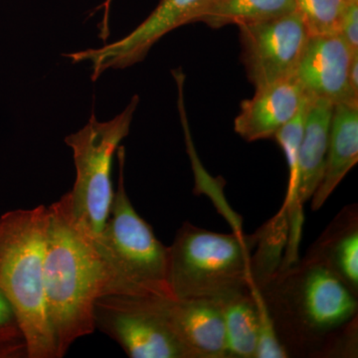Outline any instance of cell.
<instances>
[{
	"instance_id": "obj_6",
	"label": "cell",
	"mask_w": 358,
	"mask_h": 358,
	"mask_svg": "<svg viewBox=\"0 0 358 358\" xmlns=\"http://www.w3.org/2000/svg\"><path fill=\"white\" fill-rule=\"evenodd\" d=\"M138 103L140 96H134L126 109L107 122L99 121L93 114L84 128L65 138L76 169L74 185L67 192L71 211L93 238L100 235L109 217L115 195L114 155L129 136Z\"/></svg>"
},
{
	"instance_id": "obj_15",
	"label": "cell",
	"mask_w": 358,
	"mask_h": 358,
	"mask_svg": "<svg viewBox=\"0 0 358 358\" xmlns=\"http://www.w3.org/2000/svg\"><path fill=\"white\" fill-rule=\"evenodd\" d=\"M334 103L310 99L299 154L298 199L303 205L312 199L326 167Z\"/></svg>"
},
{
	"instance_id": "obj_7",
	"label": "cell",
	"mask_w": 358,
	"mask_h": 358,
	"mask_svg": "<svg viewBox=\"0 0 358 358\" xmlns=\"http://www.w3.org/2000/svg\"><path fill=\"white\" fill-rule=\"evenodd\" d=\"M162 299L103 294L94 307L95 329L131 358H193L167 320Z\"/></svg>"
},
{
	"instance_id": "obj_9",
	"label": "cell",
	"mask_w": 358,
	"mask_h": 358,
	"mask_svg": "<svg viewBox=\"0 0 358 358\" xmlns=\"http://www.w3.org/2000/svg\"><path fill=\"white\" fill-rule=\"evenodd\" d=\"M208 0H160L150 15L133 31L100 48L65 54L73 63L88 62L92 80L96 81L105 71L124 69L147 57L150 48L167 33L193 23L195 15Z\"/></svg>"
},
{
	"instance_id": "obj_19",
	"label": "cell",
	"mask_w": 358,
	"mask_h": 358,
	"mask_svg": "<svg viewBox=\"0 0 358 358\" xmlns=\"http://www.w3.org/2000/svg\"><path fill=\"white\" fill-rule=\"evenodd\" d=\"M308 101L310 99L303 103L296 117L280 129L273 138L284 150L288 162V190H287L286 199L282 209L287 211L289 228L294 231L301 230V222H303V214H301L303 205H301L298 199L299 154H300Z\"/></svg>"
},
{
	"instance_id": "obj_8",
	"label": "cell",
	"mask_w": 358,
	"mask_h": 358,
	"mask_svg": "<svg viewBox=\"0 0 358 358\" xmlns=\"http://www.w3.org/2000/svg\"><path fill=\"white\" fill-rule=\"evenodd\" d=\"M238 27L242 62L255 89L294 76L310 36L298 11Z\"/></svg>"
},
{
	"instance_id": "obj_16",
	"label": "cell",
	"mask_w": 358,
	"mask_h": 358,
	"mask_svg": "<svg viewBox=\"0 0 358 358\" xmlns=\"http://www.w3.org/2000/svg\"><path fill=\"white\" fill-rule=\"evenodd\" d=\"M296 11L294 0H208L193 23L202 22L211 28L237 26L272 20Z\"/></svg>"
},
{
	"instance_id": "obj_4",
	"label": "cell",
	"mask_w": 358,
	"mask_h": 358,
	"mask_svg": "<svg viewBox=\"0 0 358 358\" xmlns=\"http://www.w3.org/2000/svg\"><path fill=\"white\" fill-rule=\"evenodd\" d=\"M117 155V190L107 222L94 238L107 275L105 294L173 298L167 280L169 247L134 209L124 185V148Z\"/></svg>"
},
{
	"instance_id": "obj_11",
	"label": "cell",
	"mask_w": 358,
	"mask_h": 358,
	"mask_svg": "<svg viewBox=\"0 0 358 358\" xmlns=\"http://www.w3.org/2000/svg\"><path fill=\"white\" fill-rule=\"evenodd\" d=\"M308 100L294 76L256 89L255 95L241 103L235 131L250 143L273 138Z\"/></svg>"
},
{
	"instance_id": "obj_3",
	"label": "cell",
	"mask_w": 358,
	"mask_h": 358,
	"mask_svg": "<svg viewBox=\"0 0 358 358\" xmlns=\"http://www.w3.org/2000/svg\"><path fill=\"white\" fill-rule=\"evenodd\" d=\"M48 225L49 208L44 205L0 217V289L15 313L27 358H59L45 299Z\"/></svg>"
},
{
	"instance_id": "obj_24",
	"label": "cell",
	"mask_w": 358,
	"mask_h": 358,
	"mask_svg": "<svg viewBox=\"0 0 358 358\" xmlns=\"http://www.w3.org/2000/svg\"><path fill=\"white\" fill-rule=\"evenodd\" d=\"M341 35L352 52H358V1L346 4Z\"/></svg>"
},
{
	"instance_id": "obj_10",
	"label": "cell",
	"mask_w": 358,
	"mask_h": 358,
	"mask_svg": "<svg viewBox=\"0 0 358 358\" xmlns=\"http://www.w3.org/2000/svg\"><path fill=\"white\" fill-rule=\"evenodd\" d=\"M353 53L341 34L310 36L294 75L306 96L334 105L358 102L348 82Z\"/></svg>"
},
{
	"instance_id": "obj_26",
	"label": "cell",
	"mask_w": 358,
	"mask_h": 358,
	"mask_svg": "<svg viewBox=\"0 0 358 358\" xmlns=\"http://www.w3.org/2000/svg\"><path fill=\"white\" fill-rule=\"evenodd\" d=\"M110 1L112 0H106L105 2H103V6L105 7V15H103V20L102 22V26H101V36H102V38L103 41H106V40L108 39V37H109V9H110Z\"/></svg>"
},
{
	"instance_id": "obj_2",
	"label": "cell",
	"mask_w": 358,
	"mask_h": 358,
	"mask_svg": "<svg viewBox=\"0 0 358 358\" xmlns=\"http://www.w3.org/2000/svg\"><path fill=\"white\" fill-rule=\"evenodd\" d=\"M259 291L289 357L317 358L329 339L358 317V299L307 257L280 268Z\"/></svg>"
},
{
	"instance_id": "obj_25",
	"label": "cell",
	"mask_w": 358,
	"mask_h": 358,
	"mask_svg": "<svg viewBox=\"0 0 358 358\" xmlns=\"http://www.w3.org/2000/svg\"><path fill=\"white\" fill-rule=\"evenodd\" d=\"M348 82L355 96H358V52L353 53L348 69Z\"/></svg>"
},
{
	"instance_id": "obj_23",
	"label": "cell",
	"mask_w": 358,
	"mask_h": 358,
	"mask_svg": "<svg viewBox=\"0 0 358 358\" xmlns=\"http://www.w3.org/2000/svg\"><path fill=\"white\" fill-rule=\"evenodd\" d=\"M357 317L339 329L322 348L317 358L357 357L358 322Z\"/></svg>"
},
{
	"instance_id": "obj_5",
	"label": "cell",
	"mask_w": 358,
	"mask_h": 358,
	"mask_svg": "<svg viewBox=\"0 0 358 358\" xmlns=\"http://www.w3.org/2000/svg\"><path fill=\"white\" fill-rule=\"evenodd\" d=\"M258 237L259 230L252 235L223 234L183 223L169 247L167 280L173 298L223 303L250 291Z\"/></svg>"
},
{
	"instance_id": "obj_21",
	"label": "cell",
	"mask_w": 358,
	"mask_h": 358,
	"mask_svg": "<svg viewBox=\"0 0 358 358\" xmlns=\"http://www.w3.org/2000/svg\"><path fill=\"white\" fill-rule=\"evenodd\" d=\"M27 357L24 336L13 306L0 289V358Z\"/></svg>"
},
{
	"instance_id": "obj_12",
	"label": "cell",
	"mask_w": 358,
	"mask_h": 358,
	"mask_svg": "<svg viewBox=\"0 0 358 358\" xmlns=\"http://www.w3.org/2000/svg\"><path fill=\"white\" fill-rule=\"evenodd\" d=\"M166 319L193 358H226L222 303L162 299Z\"/></svg>"
},
{
	"instance_id": "obj_27",
	"label": "cell",
	"mask_w": 358,
	"mask_h": 358,
	"mask_svg": "<svg viewBox=\"0 0 358 358\" xmlns=\"http://www.w3.org/2000/svg\"><path fill=\"white\" fill-rule=\"evenodd\" d=\"M346 2H353V1H358V0H345Z\"/></svg>"
},
{
	"instance_id": "obj_13",
	"label": "cell",
	"mask_w": 358,
	"mask_h": 358,
	"mask_svg": "<svg viewBox=\"0 0 358 358\" xmlns=\"http://www.w3.org/2000/svg\"><path fill=\"white\" fill-rule=\"evenodd\" d=\"M306 257L333 273L358 299L357 204L338 212Z\"/></svg>"
},
{
	"instance_id": "obj_20",
	"label": "cell",
	"mask_w": 358,
	"mask_h": 358,
	"mask_svg": "<svg viewBox=\"0 0 358 358\" xmlns=\"http://www.w3.org/2000/svg\"><path fill=\"white\" fill-rule=\"evenodd\" d=\"M310 36L341 34L345 0H294Z\"/></svg>"
},
{
	"instance_id": "obj_17",
	"label": "cell",
	"mask_w": 358,
	"mask_h": 358,
	"mask_svg": "<svg viewBox=\"0 0 358 358\" xmlns=\"http://www.w3.org/2000/svg\"><path fill=\"white\" fill-rule=\"evenodd\" d=\"M222 303L226 358H255L259 317L251 289L235 294Z\"/></svg>"
},
{
	"instance_id": "obj_14",
	"label": "cell",
	"mask_w": 358,
	"mask_h": 358,
	"mask_svg": "<svg viewBox=\"0 0 358 358\" xmlns=\"http://www.w3.org/2000/svg\"><path fill=\"white\" fill-rule=\"evenodd\" d=\"M358 162V102L334 105L324 176L312 199L317 211Z\"/></svg>"
},
{
	"instance_id": "obj_18",
	"label": "cell",
	"mask_w": 358,
	"mask_h": 358,
	"mask_svg": "<svg viewBox=\"0 0 358 358\" xmlns=\"http://www.w3.org/2000/svg\"><path fill=\"white\" fill-rule=\"evenodd\" d=\"M288 214L284 209L259 229L258 241L251 257V288L261 287L280 270L282 249L288 242Z\"/></svg>"
},
{
	"instance_id": "obj_1",
	"label": "cell",
	"mask_w": 358,
	"mask_h": 358,
	"mask_svg": "<svg viewBox=\"0 0 358 358\" xmlns=\"http://www.w3.org/2000/svg\"><path fill=\"white\" fill-rule=\"evenodd\" d=\"M48 208L45 299L60 358L95 331L94 307L105 294L107 275L94 238L73 216L67 193Z\"/></svg>"
},
{
	"instance_id": "obj_22",
	"label": "cell",
	"mask_w": 358,
	"mask_h": 358,
	"mask_svg": "<svg viewBox=\"0 0 358 358\" xmlns=\"http://www.w3.org/2000/svg\"><path fill=\"white\" fill-rule=\"evenodd\" d=\"M251 293L255 300L259 317V338L255 358H288V353L278 338L274 322L262 294L255 287H252Z\"/></svg>"
}]
</instances>
